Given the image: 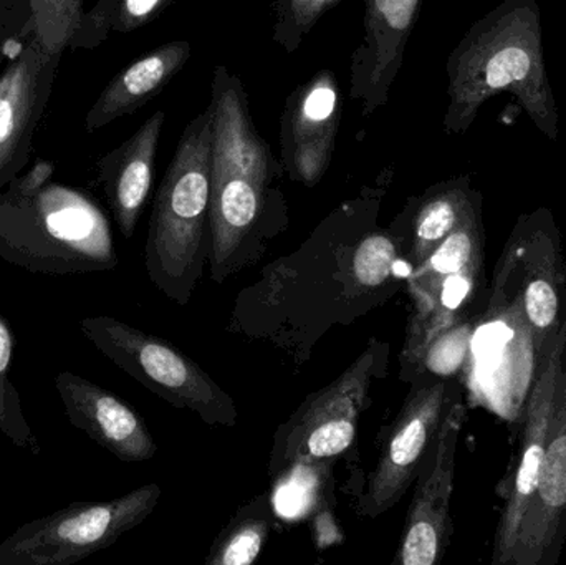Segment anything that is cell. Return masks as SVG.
<instances>
[{
  "label": "cell",
  "mask_w": 566,
  "mask_h": 565,
  "mask_svg": "<svg viewBox=\"0 0 566 565\" xmlns=\"http://www.w3.org/2000/svg\"><path fill=\"white\" fill-rule=\"evenodd\" d=\"M402 241L398 232H366L353 248L352 275L359 287H379L391 275L392 264L401 251Z\"/></svg>",
  "instance_id": "cb8c5ba5"
},
{
  "label": "cell",
  "mask_w": 566,
  "mask_h": 565,
  "mask_svg": "<svg viewBox=\"0 0 566 565\" xmlns=\"http://www.w3.org/2000/svg\"><path fill=\"white\" fill-rule=\"evenodd\" d=\"M452 394L446 380L418 377L379 451L375 470L359 501V514L381 516L395 508L418 480L429 460Z\"/></svg>",
  "instance_id": "9c48e42d"
},
{
  "label": "cell",
  "mask_w": 566,
  "mask_h": 565,
  "mask_svg": "<svg viewBox=\"0 0 566 565\" xmlns=\"http://www.w3.org/2000/svg\"><path fill=\"white\" fill-rule=\"evenodd\" d=\"M78 327L116 367L172 407L192 411L211 427L238 425L231 395L165 338L106 315L82 318Z\"/></svg>",
  "instance_id": "5b68a950"
},
{
  "label": "cell",
  "mask_w": 566,
  "mask_h": 565,
  "mask_svg": "<svg viewBox=\"0 0 566 565\" xmlns=\"http://www.w3.org/2000/svg\"><path fill=\"white\" fill-rule=\"evenodd\" d=\"M192 55L188 40H172L145 53L113 76L85 116L86 133H95L151 102L181 72Z\"/></svg>",
  "instance_id": "d6986e66"
},
{
  "label": "cell",
  "mask_w": 566,
  "mask_h": 565,
  "mask_svg": "<svg viewBox=\"0 0 566 565\" xmlns=\"http://www.w3.org/2000/svg\"><path fill=\"white\" fill-rule=\"evenodd\" d=\"M33 23L29 0H0V73Z\"/></svg>",
  "instance_id": "4316f807"
},
{
  "label": "cell",
  "mask_w": 566,
  "mask_h": 565,
  "mask_svg": "<svg viewBox=\"0 0 566 565\" xmlns=\"http://www.w3.org/2000/svg\"><path fill=\"white\" fill-rule=\"evenodd\" d=\"M448 108L442 128L468 133L482 106L507 92L535 128L558 142L560 115L545 65L538 0H504L475 20L449 53Z\"/></svg>",
  "instance_id": "7a4b0ae2"
},
{
  "label": "cell",
  "mask_w": 566,
  "mask_h": 565,
  "mask_svg": "<svg viewBox=\"0 0 566 565\" xmlns=\"http://www.w3.org/2000/svg\"><path fill=\"white\" fill-rule=\"evenodd\" d=\"M55 388L73 427L126 463H143L158 451L151 431L128 404L99 385L60 372Z\"/></svg>",
  "instance_id": "e0dca14e"
},
{
  "label": "cell",
  "mask_w": 566,
  "mask_h": 565,
  "mask_svg": "<svg viewBox=\"0 0 566 565\" xmlns=\"http://www.w3.org/2000/svg\"><path fill=\"white\" fill-rule=\"evenodd\" d=\"M211 279L224 282L286 228L281 159L262 138L251 115L244 82L228 66L212 73Z\"/></svg>",
  "instance_id": "6da1fadb"
},
{
  "label": "cell",
  "mask_w": 566,
  "mask_h": 565,
  "mask_svg": "<svg viewBox=\"0 0 566 565\" xmlns=\"http://www.w3.org/2000/svg\"><path fill=\"white\" fill-rule=\"evenodd\" d=\"M342 123V90L329 69L296 86L281 116V163L293 182L315 188L328 171Z\"/></svg>",
  "instance_id": "4fadbf2b"
},
{
  "label": "cell",
  "mask_w": 566,
  "mask_h": 565,
  "mask_svg": "<svg viewBox=\"0 0 566 565\" xmlns=\"http://www.w3.org/2000/svg\"><path fill=\"white\" fill-rule=\"evenodd\" d=\"M40 40L53 52L72 49L82 23L83 0H29Z\"/></svg>",
  "instance_id": "484cf974"
},
{
  "label": "cell",
  "mask_w": 566,
  "mask_h": 565,
  "mask_svg": "<svg viewBox=\"0 0 566 565\" xmlns=\"http://www.w3.org/2000/svg\"><path fill=\"white\" fill-rule=\"evenodd\" d=\"M62 55L45 46L33 23L0 73V191L29 166Z\"/></svg>",
  "instance_id": "30bf717a"
},
{
  "label": "cell",
  "mask_w": 566,
  "mask_h": 565,
  "mask_svg": "<svg viewBox=\"0 0 566 565\" xmlns=\"http://www.w3.org/2000/svg\"><path fill=\"white\" fill-rule=\"evenodd\" d=\"M479 195L472 188L471 176L464 175L438 182L421 196L409 199L391 229L401 238L405 261L411 271L461 224Z\"/></svg>",
  "instance_id": "ffe728a7"
},
{
  "label": "cell",
  "mask_w": 566,
  "mask_h": 565,
  "mask_svg": "<svg viewBox=\"0 0 566 565\" xmlns=\"http://www.w3.org/2000/svg\"><path fill=\"white\" fill-rule=\"evenodd\" d=\"M422 0H365L363 36L349 59V98L363 118L389 102Z\"/></svg>",
  "instance_id": "5bb4252c"
},
{
  "label": "cell",
  "mask_w": 566,
  "mask_h": 565,
  "mask_svg": "<svg viewBox=\"0 0 566 565\" xmlns=\"http://www.w3.org/2000/svg\"><path fill=\"white\" fill-rule=\"evenodd\" d=\"M474 390L499 414L527 401L538 358L524 312L521 258L514 236L495 269L488 311L472 342Z\"/></svg>",
  "instance_id": "8992f818"
},
{
  "label": "cell",
  "mask_w": 566,
  "mask_h": 565,
  "mask_svg": "<svg viewBox=\"0 0 566 565\" xmlns=\"http://www.w3.org/2000/svg\"><path fill=\"white\" fill-rule=\"evenodd\" d=\"M211 153L208 106L186 125L153 202L146 271L158 291L178 305L189 304L209 261Z\"/></svg>",
  "instance_id": "277c9868"
},
{
  "label": "cell",
  "mask_w": 566,
  "mask_h": 565,
  "mask_svg": "<svg viewBox=\"0 0 566 565\" xmlns=\"http://www.w3.org/2000/svg\"><path fill=\"white\" fill-rule=\"evenodd\" d=\"M271 500L258 498L254 504L242 510L232 523L216 537L206 564L251 565L261 556L271 534Z\"/></svg>",
  "instance_id": "7402d4cb"
},
{
  "label": "cell",
  "mask_w": 566,
  "mask_h": 565,
  "mask_svg": "<svg viewBox=\"0 0 566 565\" xmlns=\"http://www.w3.org/2000/svg\"><path fill=\"white\" fill-rule=\"evenodd\" d=\"M166 112L153 113L122 145L96 165L98 181L119 232L133 238L155 181L156 155L165 128Z\"/></svg>",
  "instance_id": "ac0fdd59"
},
{
  "label": "cell",
  "mask_w": 566,
  "mask_h": 565,
  "mask_svg": "<svg viewBox=\"0 0 566 565\" xmlns=\"http://www.w3.org/2000/svg\"><path fill=\"white\" fill-rule=\"evenodd\" d=\"M465 407L452 395L432 447L416 480L415 496L406 517L396 563L434 565L441 561L451 536L452 488H454L455 451L464 423Z\"/></svg>",
  "instance_id": "8fae6325"
},
{
  "label": "cell",
  "mask_w": 566,
  "mask_h": 565,
  "mask_svg": "<svg viewBox=\"0 0 566 565\" xmlns=\"http://www.w3.org/2000/svg\"><path fill=\"white\" fill-rule=\"evenodd\" d=\"M55 163L36 159L0 191V259L33 274L112 271V229L98 202L53 181Z\"/></svg>",
  "instance_id": "3957f363"
},
{
  "label": "cell",
  "mask_w": 566,
  "mask_h": 565,
  "mask_svg": "<svg viewBox=\"0 0 566 565\" xmlns=\"http://www.w3.org/2000/svg\"><path fill=\"white\" fill-rule=\"evenodd\" d=\"M565 352L566 318L538 364L527 401H525V428L521 457H518L517 470L512 477V484L505 493V506L495 533L494 556H492L494 565H511L518 530L537 490Z\"/></svg>",
  "instance_id": "7c38bea8"
},
{
  "label": "cell",
  "mask_w": 566,
  "mask_h": 565,
  "mask_svg": "<svg viewBox=\"0 0 566 565\" xmlns=\"http://www.w3.org/2000/svg\"><path fill=\"white\" fill-rule=\"evenodd\" d=\"M512 236L517 241L521 258L525 318L541 364L552 338L565 321L560 318L565 284L560 236L554 215L547 208L521 216Z\"/></svg>",
  "instance_id": "2e32d148"
},
{
  "label": "cell",
  "mask_w": 566,
  "mask_h": 565,
  "mask_svg": "<svg viewBox=\"0 0 566 565\" xmlns=\"http://www.w3.org/2000/svg\"><path fill=\"white\" fill-rule=\"evenodd\" d=\"M158 484L98 503H73L17 527L0 543V565H72L108 550L151 516Z\"/></svg>",
  "instance_id": "52a82bcc"
},
{
  "label": "cell",
  "mask_w": 566,
  "mask_h": 565,
  "mask_svg": "<svg viewBox=\"0 0 566 565\" xmlns=\"http://www.w3.org/2000/svg\"><path fill=\"white\" fill-rule=\"evenodd\" d=\"M175 0H98L83 13L72 50L95 49L109 33H128L158 19Z\"/></svg>",
  "instance_id": "44dd1931"
},
{
  "label": "cell",
  "mask_w": 566,
  "mask_h": 565,
  "mask_svg": "<svg viewBox=\"0 0 566 565\" xmlns=\"http://www.w3.org/2000/svg\"><path fill=\"white\" fill-rule=\"evenodd\" d=\"M338 3L342 0H275L272 40L286 55H292L318 20Z\"/></svg>",
  "instance_id": "d4e9b609"
},
{
  "label": "cell",
  "mask_w": 566,
  "mask_h": 565,
  "mask_svg": "<svg viewBox=\"0 0 566 565\" xmlns=\"http://www.w3.org/2000/svg\"><path fill=\"white\" fill-rule=\"evenodd\" d=\"M566 536V352L537 490L515 540L511 565L557 563Z\"/></svg>",
  "instance_id": "9a60e30c"
},
{
  "label": "cell",
  "mask_w": 566,
  "mask_h": 565,
  "mask_svg": "<svg viewBox=\"0 0 566 565\" xmlns=\"http://www.w3.org/2000/svg\"><path fill=\"white\" fill-rule=\"evenodd\" d=\"M388 345L373 341L335 381L310 395L279 428L271 473L332 460L345 453L358 430L375 378L385 370Z\"/></svg>",
  "instance_id": "ba28073f"
},
{
  "label": "cell",
  "mask_w": 566,
  "mask_h": 565,
  "mask_svg": "<svg viewBox=\"0 0 566 565\" xmlns=\"http://www.w3.org/2000/svg\"><path fill=\"white\" fill-rule=\"evenodd\" d=\"M13 338L9 322L0 312V431L13 447L39 457L42 453L39 440L33 435L20 404L19 391L12 381Z\"/></svg>",
  "instance_id": "603a6c76"
}]
</instances>
